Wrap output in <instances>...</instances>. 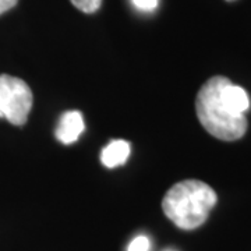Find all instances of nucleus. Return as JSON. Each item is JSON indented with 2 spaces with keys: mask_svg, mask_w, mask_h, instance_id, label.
Instances as JSON below:
<instances>
[{
  "mask_svg": "<svg viewBox=\"0 0 251 251\" xmlns=\"http://www.w3.org/2000/svg\"><path fill=\"white\" fill-rule=\"evenodd\" d=\"M218 202L215 190L201 180L187 179L172 186L162 200V209L171 222L183 230L204 225Z\"/></svg>",
  "mask_w": 251,
  "mask_h": 251,
  "instance_id": "1",
  "label": "nucleus"
},
{
  "mask_svg": "<svg viewBox=\"0 0 251 251\" xmlns=\"http://www.w3.org/2000/svg\"><path fill=\"white\" fill-rule=\"evenodd\" d=\"M229 81L224 75H214L200 88L196 98V113L201 126L212 137L222 141H236L246 134L249 122L246 115H234L225 105L222 88Z\"/></svg>",
  "mask_w": 251,
  "mask_h": 251,
  "instance_id": "2",
  "label": "nucleus"
},
{
  "mask_svg": "<svg viewBox=\"0 0 251 251\" xmlns=\"http://www.w3.org/2000/svg\"><path fill=\"white\" fill-rule=\"evenodd\" d=\"M32 100V91L25 81L7 74L0 75V119H6L14 126H24Z\"/></svg>",
  "mask_w": 251,
  "mask_h": 251,
  "instance_id": "3",
  "label": "nucleus"
},
{
  "mask_svg": "<svg viewBox=\"0 0 251 251\" xmlns=\"http://www.w3.org/2000/svg\"><path fill=\"white\" fill-rule=\"evenodd\" d=\"M84 119L78 110L63 113L56 128V138L64 145L75 143L84 131Z\"/></svg>",
  "mask_w": 251,
  "mask_h": 251,
  "instance_id": "4",
  "label": "nucleus"
},
{
  "mask_svg": "<svg viewBox=\"0 0 251 251\" xmlns=\"http://www.w3.org/2000/svg\"><path fill=\"white\" fill-rule=\"evenodd\" d=\"M222 99L225 105L233 112L234 115H244L250 109V97L244 88L232 84L229 80L222 88Z\"/></svg>",
  "mask_w": 251,
  "mask_h": 251,
  "instance_id": "5",
  "label": "nucleus"
},
{
  "mask_svg": "<svg viewBox=\"0 0 251 251\" xmlns=\"http://www.w3.org/2000/svg\"><path fill=\"white\" fill-rule=\"evenodd\" d=\"M128 156H130V144L125 140H115L102 150L100 161L106 168L112 169L126 163Z\"/></svg>",
  "mask_w": 251,
  "mask_h": 251,
  "instance_id": "6",
  "label": "nucleus"
},
{
  "mask_svg": "<svg viewBox=\"0 0 251 251\" xmlns=\"http://www.w3.org/2000/svg\"><path fill=\"white\" fill-rule=\"evenodd\" d=\"M74 7L82 11V13H87V14H92L95 11H98L100 4H102V0H70Z\"/></svg>",
  "mask_w": 251,
  "mask_h": 251,
  "instance_id": "7",
  "label": "nucleus"
},
{
  "mask_svg": "<svg viewBox=\"0 0 251 251\" xmlns=\"http://www.w3.org/2000/svg\"><path fill=\"white\" fill-rule=\"evenodd\" d=\"M151 249V242L147 236H137L128 244L127 251H150Z\"/></svg>",
  "mask_w": 251,
  "mask_h": 251,
  "instance_id": "8",
  "label": "nucleus"
},
{
  "mask_svg": "<svg viewBox=\"0 0 251 251\" xmlns=\"http://www.w3.org/2000/svg\"><path fill=\"white\" fill-rule=\"evenodd\" d=\"M131 3L134 4L135 9L141 11H153L158 7L159 0H131Z\"/></svg>",
  "mask_w": 251,
  "mask_h": 251,
  "instance_id": "9",
  "label": "nucleus"
},
{
  "mask_svg": "<svg viewBox=\"0 0 251 251\" xmlns=\"http://www.w3.org/2000/svg\"><path fill=\"white\" fill-rule=\"evenodd\" d=\"M18 0H0V16L10 9H13L17 4Z\"/></svg>",
  "mask_w": 251,
  "mask_h": 251,
  "instance_id": "10",
  "label": "nucleus"
},
{
  "mask_svg": "<svg viewBox=\"0 0 251 251\" xmlns=\"http://www.w3.org/2000/svg\"><path fill=\"white\" fill-rule=\"evenodd\" d=\"M226 1H234V0H226Z\"/></svg>",
  "mask_w": 251,
  "mask_h": 251,
  "instance_id": "11",
  "label": "nucleus"
}]
</instances>
